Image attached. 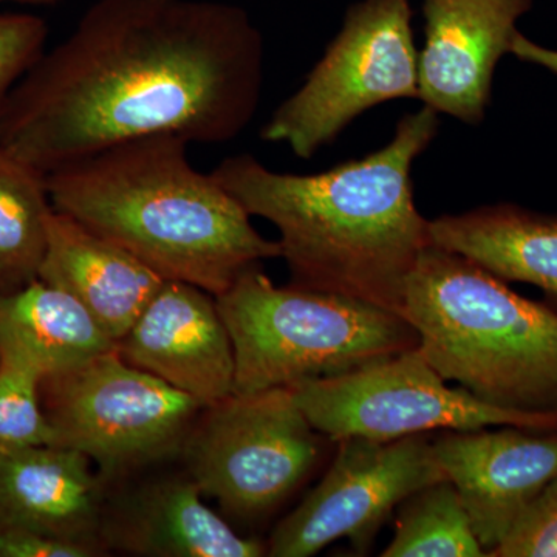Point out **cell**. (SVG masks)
Masks as SVG:
<instances>
[{
    "label": "cell",
    "instance_id": "8992f818",
    "mask_svg": "<svg viewBox=\"0 0 557 557\" xmlns=\"http://www.w3.org/2000/svg\"><path fill=\"white\" fill-rule=\"evenodd\" d=\"M325 440L293 388L274 387L203 408L180 456L205 497L236 519L259 520L306 483Z\"/></svg>",
    "mask_w": 557,
    "mask_h": 557
},
{
    "label": "cell",
    "instance_id": "e0dca14e",
    "mask_svg": "<svg viewBox=\"0 0 557 557\" xmlns=\"http://www.w3.org/2000/svg\"><path fill=\"white\" fill-rule=\"evenodd\" d=\"M432 244L474 260L507 282L534 285L557 311V215L487 205L429 220Z\"/></svg>",
    "mask_w": 557,
    "mask_h": 557
},
{
    "label": "cell",
    "instance_id": "9a60e30c",
    "mask_svg": "<svg viewBox=\"0 0 557 557\" xmlns=\"http://www.w3.org/2000/svg\"><path fill=\"white\" fill-rule=\"evenodd\" d=\"M188 472L157 479L106 507L104 548L145 557H259L267 545L242 537L203 502Z\"/></svg>",
    "mask_w": 557,
    "mask_h": 557
},
{
    "label": "cell",
    "instance_id": "44dd1931",
    "mask_svg": "<svg viewBox=\"0 0 557 557\" xmlns=\"http://www.w3.org/2000/svg\"><path fill=\"white\" fill-rule=\"evenodd\" d=\"M42 380L24 359L0 355V454L53 445V429L40 403Z\"/></svg>",
    "mask_w": 557,
    "mask_h": 557
},
{
    "label": "cell",
    "instance_id": "52a82bcc",
    "mask_svg": "<svg viewBox=\"0 0 557 557\" xmlns=\"http://www.w3.org/2000/svg\"><path fill=\"white\" fill-rule=\"evenodd\" d=\"M40 403L53 445L89 457L106 482L177 456L205 408L124 361L116 347L44 379Z\"/></svg>",
    "mask_w": 557,
    "mask_h": 557
},
{
    "label": "cell",
    "instance_id": "cb8c5ba5",
    "mask_svg": "<svg viewBox=\"0 0 557 557\" xmlns=\"http://www.w3.org/2000/svg\"><path fill=\"white\" fill-rule=\"evenodd\" d=\"M106 549L62 541L25 528L0 525V557H97Z\"/></svg>",
    "mask_w": 557,
    "mask_h": 557
},
{
    "label": "cell",
    "instance_id": "3957f363",
    "mask_svg": "<svg viewBox=\"0 0 557 557\" xmlns=\"http://www.w3.org/2000/svg\"><path fill=\"white\" fill-rule=\"evenodd\" d=\"M177 135L110 146L47 174L54 211L120 245L164 281L222 295L239 274L281 258L239 201L189 159Z\"/></svg>",
    "mask_w": 557,
    "mask_h": 557
},
{
    "label": "cell",
    "instance_id": "5b68a950",
    "mask_svg": "<svg viewBox=\"0 0 557 557\" xmlns=\"http://www.w3.org/2000/svg\"><path fill=\"white\" fill-rule=\"evenodd\" d=\"M215 300L233 343V394L343 375L418 347L416 329L397 311L336 293L277 287L260 265Z\"/></svg>",
    "mask_w": 557,
    "mask_h": 557
},
{
    "label": "cell",
    "instance_id": "7402d4cb",
    "mask_svg": "<svg viewBox=\"0 0 557 557\" xmlns=\"http://www.w3.org/2000/svg\"><path fill=\"white\" fill-rule=\"evenodd\" d=\"M49 28L38 16L0 13V110L10 91L46 51Z\"/></svg>",
    "mask_w": 557,
    "mask_h": 557
},
{
    "label": "cell",
    "instance_id": "8fae6325",
    "mask_svg": "<svg viewBox=\"0 0 557 557\" xmlns=\"http://www.w3.org/2000/svg\"><path fill=\"white\" fill-rule=\"evenodd\" d=\"M533 0H423L418 98L468 126L485 120L494 73L511 53L518 22Z\"/></svg>",
    "mask_w": 557,
    "mask_h": 557
},
{
    "label": "cell",
    "instance_id": "4fadbf2b",
    "mask_svg": "<svg viewBox=\"0 0 557 557\" xmlns=\"http://www.w3.org/2000/svg\"><path fill=\"white\" fill-rule=\"evenodd\" d=\"M116 350L205 408L233 394L236 361L228 329L215 296L196 285L164 281Z\"/></svg>",
    "mask_w": 557,
    "mask_h": 557
},
{
    "label": "cell",
    "instance_id": "ba28073f",
    "mask_svg": "<svg viewBox=\"0 0 557 557\" xmlns=\"http://www.w3.org/2000/svg\"><path fill=\"white\" fill-rule=\"evenodd\" d=\"M418 57L409 0H361L302 86L263 124V141L309 160L366 110L418 98Z\"/></svg>",
    "mask_w": 557,
    "mask_h": 557
},
{
    "label": "cell",
    "instance_id": "ffe728a7",
    "mask_svg": "<svg viewBox=\"0 0 557 557\" xmlns=\"http://www.w3.org/2000/svg\"><path fill=\"white\" fill-rule=\"evenodd\" d=\"M384 557H482L456 486L448 479L424 486L398 507L394 537Z\"/></svg>",
    "mask_w": 557,
    "mask_h": 557
},
{
    "label": "cell",
    "instance_id": "30bf717a",
    "mask_svg": "<svg viewBox=\"0 0 557 557\" xmlns=\"http://www.w3.org/2000/svg\"><path fill=\"white\" fill-rule=\"evenodd\" d=\"M336 443L335 460L302 504L278 523L267 555L310 557L339 539L366 555L406 498L446 479L426 434Z\"/></svg>",
    "mask_w": 557,
    "mask_h": 557
},
{
    "label": "cell",
    "instance_id": "7c38bea8",
    "mask_svg": "<svg viewBox=\"0 0 557 557\" xmlns=\"http://www.w3.org/2000/svg\"><path fill=\"white\" fill-rule=\"evenodd\" d=\"M432 443L486 556L557 475V431H445Z\"/></svg>",
    "mask_w": 557,
    "mask_h": 557
},
{
    "label": "cell",
    "instance_id": "d4e9b609",
    "mask_svg": "<svg viewBox=\"0 0 557 557\" xmlns=\"http://www.w3.org/2000/svg\"><path fill=\"white\" fill-rule=\"evenodd\" d=\"M511 54H515L520 61L537 65V67L548 70L557 75V50L541 46V44L528 39L520 32L512 40Z\"/></svg>",
    "mask_w": 557,
    "mask_h": 557
},
{
    "label": "cell",
    "instance_id": "5bb4252c",
    "mask_svg": "<svg viewBox=\"0 0 557 557\" xmlns=\"http://www.w3.org/2000/svg\"><path fill=\"white\" fill-rule=\"evenodd\" d=\"M94 467L79 450L58 445L0 454V525L106 549V480Z\"/></svg>",
    "mask_w": 557,
    "mask_h": 557
},
{
    "label": "cell",
    "instance_id": "2e32d148",
    "mask_svg": "<svg viewBox=\"0 0 557 557\" xmlns=\"http://www.w3.org/2000/svg\"><path fill=\"white\" fill-rule=\"evenodd\" d=\"M39 278L83 304L115 343L164 282L120 245L54 209Z\"/></svg>",
    "mask_w": 557,
    "mask_h": 557
},
{
    "label": "cell",
    "instance_id": "277c9868",
    "mask_svg": "<svg viewBox=\"0 0 557 557\" xmlns=\"http://www.w3.org/2000/svg\"><path fill=\"white\" fill-rule=\"evenodd\" d=\"M399 314L446 381L496 408L557 413V311L548 304L431 244L406 282Z\"/></svg>",
    "mask_w": 557,
    "mask_h": 557
},
{
    "label": "cell",
    "instance_id": "9c48e42d",
    "mask_svg": "<svg viewBox=\"0 0 557 557\" xmlns=\"http://www.w3.org/2000/svg\"><path fill=\"white\" fill-rule=\"evenodd\" d=\"M446 383L416 347L292 388L310 423L332 442L347 437L388 442L432 431L500 426L557 431V413L496 408Z\"/></svg>",
    "mask_w": 557,
    "mask_h": 557
},
{
    "label": "cell",
    "instance_id": "603a6c76",
    "mask_svg": "<svg viewBox=\"0 0 557 557\" xmlns=\"http://www.w3.org/2000/svg\"><path fill=\"white\" fill-rule=\"evenodd\" d=\"M491 557H557V475L509 531Z\"/></svg>",
    "mask_w": 557,
    "mask_h": 557
},
{
    "label": "cell",
    "instance_id": "ac0fdd59",
    "mask_svg": "<svg viewBox=\"0 0 557 557\" xmlns=\"http://www.w3.org/2000/svg\"><path fill=\"white\" fill-rule=\"evenodd\" d=\"M115 347L83 304L40 278L0 295V355L24 359L44 379Z\"/></svg>",
    "mask_w": 557,
    "mask_h": 557
},
{
    "label": "cell",
    "instance_id": "484cf974",
    "mask_svg": "<svg viewBox=\"0 0 557 557\" xmlns=\"http://www.w3.org/2000/svg\"><path fill=\"white\" fill-rule=\"evenodd\" d=\"M0 2H20L28 3V5H54V3L61 2V0H0Z\"/></svg>",
    "mask_w": 557,
    "mask_h": 557
},
{
    "label": "cell",
    "instance_id": "7a4b0ae2",
    "mask_svg": "<svg viewBox=\"0 0 557 557\" xmlns=\"http://www.w3.org/2000/svg\"><path fill=\"white\" fill-rule=\"evenodd\" d=\"M440 129L423 106L398 121L394 138L361 160L319 174L271 171L251 153L211 172L249 215L276 226L292 284L401 311L406 282L432 244L413 200V161Z\"/></svg>",
    "mask_w": 557,
    "mask_h": 557
},
{
    "label": "cell",
    "instance_id": "d6986e66",
    "mask_svg": "<svg viewBox=\"0 0 557 557\" xmlns=\"http://www.w3.org/2000/svg\"><path fill=\"white\" fill-rule=\"evenodd\" d=\"M53 209L46 172L0 148V295L39 278Z\"/></svg>",
    "mask_w": 557,
    "mask_h": 557
},
{
    "label": "cell",
    "instance_id": "6da1fadb",
    "mask_svg": "<svg viewBox=\"0 0 557 557\" xmlns=\"http://www.w3.org/2000/svg\"><path fill=\"white\" fill-rule=\"evenodd\" d=\"M265 44L222 0H97L14 86L0 148L49 174L129 139L225 145L258 112Z\"/></svg>",
    "mask_w": 557,
    "mask_h": 557
}]
</instances>
